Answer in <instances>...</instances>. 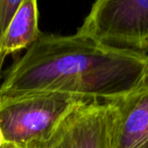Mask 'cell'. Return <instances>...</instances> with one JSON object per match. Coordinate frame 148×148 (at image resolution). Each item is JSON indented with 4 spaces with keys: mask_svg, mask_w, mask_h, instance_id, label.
<instances>
[{
    "mask_svg": "<svg viewBox=\"0 0 148 148\" xmlns=\"http://www.w3.org/2000/svg\"><path fill=\"white\" fill-rule=\"evenodd\" d=\"M148 79V54L114 49L80 34L44 35L9 69L0 95L60 92L114 101Z\"/></svg>",
    "mask_w": 148,
    "mask_h": 148,
    "instance_id": "obj_1",
    "label": "cell"
},
{
    "mask_svg": "<svg viewBox=\"0 0 148 148\" xmlns=\"http://www.w3.org/2000/svg\"><path fill=\"white\" fill-rule=\"evenodd\" d=\"M60 92L0 95V129L15 148H46L65 120L88 101Z\"/></svg>",
    "mask_w": 148,
    "mask_h": 148,
    "instance_id": "obj_2",
    "label": "cell"
},
{
    "mask_svg": "<svg viewBox=\"0 0 148 148\" xmlns=\"http://www.w3.org/2000/svg\"><path fill=\"white\" fill-rule=\"evenodd\" d=\"M76 33L107 47L148 54V0H99Z\"/></svg>",
    "mask_w": 148,
    "mask_h": 148,
    "instance_id": "obj_3",
    "label": "cell"
},
{
    "mask_svg": "<svg viewBox=\"0 0 148 148\" xmlns=\"http://www.w3.org/2000/svg\"><path fill=\"white\" fill-rule=\"evenodd\" d=\"M114 101H88L59 128L46 148H113Z\"/></svg>",
    "mask_w": 148,
    "mask_h": 148,
    "instance_id": "obj_4",
    "label": "cell"
},
{
    "mask_svg": "<svg viewBox=\"0 0 148 148\" xmlns=\"http://www.w3.org/2000/svg\"><path fill=\"white\" fill-rule=\"evenodd\" d=\"M114 103L113 148H148V79Z\"/></svg>",
    "mask_w": 148,
    "mask_h": 148,
    "instance_id": "obj_5",
    "label": "cell"
},
{
    "mask_svg": "<svg viewBox=\"0 0 148 148\" xmlns=\"http://www.w3.org/2000/svg\"><path fill=\"white\" fill-rule=\"evenodd\" d=\"M41 36L38 2L36 0H23L0 43V64H3L9 54L27 50Z\"/></svg>",
    "mask_w": 148,
    "mask_h": 148,
    "instance_id": "obj_6",
    "label": "cell"
},
{
    "mask_svg": "<svg viewBox=\"0 0 148 148\" xmlns=\"http://www.w3.org/2000/svg\"><path fill=\"white\" fill-rule=\"evenodd\" d=\"M23 0H0V43L10 25ZM2 66V64H0Z\"/></svg>",
    "mask_w": 148,
    "mask_h": 148,
    "instance_id": "obj_7",
    "label": "cell"
},
{
    "mask_svg": "<svg viewBox=\"0 0 148 148\" xmlns=\"http://www.w3.org/2000/svg\"><path fill=\"white\" fill-rule=\"evenodd\" d=\"M6 144V142H5V138H4V135H3V132L2 130L0 129V148H2L3 146Z\"/></svg>",
    "mask_w": 148,
    "mask_h": 148,
    "instance_id": "obj_8",
    "label": "cell"
},
{
    "mask_svg": "<svg viewBox=\"0 0 148 148\" xmlns=\"http://www.w3.org/2000/svg\"><path fill=\"white\" fill-rule=\"evenodd\" d=\"M2 148H15V147H14V146H12V145H9V144H5Z\"/></svg>",
    "mask_w": 148,
    "mask_h": 148,
    "instance_id": "obj_9",
    "label": "cell"
},
{
    "mask_svg": "<svg viewBox=\"0 0 148 148\" xmlns=\"http://www.w3.org/2000/svg\"><path fill=\"white\" fill-rule=\"evenodd\" d=\"M1 68H2V66H0V73H1ZM0 78H1V75H0Z\"/></svg>",
    "mask_w": 148,
    "mask_h": 148,
    "instance_id": "obj_10",
    "label": "cell"
}]
</instances>
